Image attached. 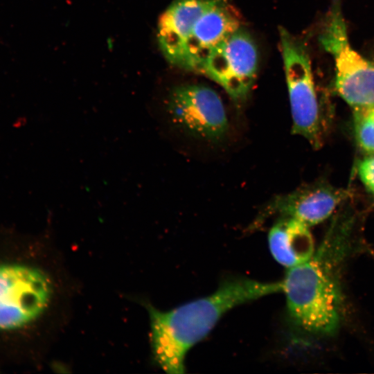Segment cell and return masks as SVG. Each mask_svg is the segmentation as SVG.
<instances>
[{"label": "cell", "mask_w": 374, "mask_h": 374, "mask_svg": "<svg viewBox=\"0 0 374 374\" xmlns=\"http://www.w3.org/2000/svg\"><path fill=\"white\" fill-rule=\"evenodd\" d=\"M279 291H282V282L240 278L228 280L212 294L168 311L148 305L154 360L167 373H184L188 350L211 332L225 313Z\"/></svg>", "instance_id": "cell-1"}, {"label": "cell", "mask_w": 374, "mask_h": 374, "mask_svg": "<svg viewBox=\"0 0 374 374\" xmlns=\"http://www.w3.org/2000/svg\"><path fill=\"white\" fill-rule=\"evenodd\" d=\"M320 42L335 61V87L352 108L374 107V63L350 45L339 8H332Z\"/></svg>", "instance_id": "cell-4"}, {"label": "cell", "mask_w": 374, "mask_h": 374, "mask_svg": "<svg viewBox=\"0 0 374 374\" xmlns=\"http://www.w3.org/2000/svg\"><path fill=\"white\" fill-rule=\"evenodd\" d=\"M280 44L292 118V132L314 148L322 144L321 121L311 62L303 44L280 28Z\"/></svg>", "instance_id": "cell-3"}, {"label": "cell", "mask_w": 374, "mask_h": 374, "mask_svg": "<svg viewBox=\"0 0 374 374\" xmlns=\"http://www.w3.org/2000/svg\"><path fill=\"white\" fill-rule=\"evenodd\" d=\"M208 0H175L159 23L158 38L166 58L177 65L184 44Z\"/></svg>", "instance_id": "cell-10"}, {"label": "cell", "mask_w": 374, "mask_h": 374, "mask_svg": "<svg viewBox=\"0 0 374 374\" xmlns=\"http://www.w3.org/2000/svg\"><path fill=\"white\" fill-rule=\"evenodd\" d=\"M268 241L274 259L287 269L306 262L315 251L309 226L290 217H280L270 229Z\"/></svg>", "instance_id": "cell-11"}, {"label": "cell", "mask_w": 374, "mask_h": 374, "mask_svg": "<svg viewBox=\"0 0 374 374\" xmlns=\"http://www.w3.org/2000/svg\"><path fill=\"white\" fill-rule=\"evenodd\" d=\"M357 170L363 184L374 195V154L360 161Z\"/></svg>", "instance_id": "cell-13"}, {"label": "cell", "mask_w": 374, "mask_h": 374, "mask_svg": "<svg viewBox=\"0 0 374 374\" xmlns=\"http://www.w3.org/2000/svg\"><path fill=\"white\" fill-rule=\"evenodd\" d=\"M258 63L256 45L241 27L212 51L199 73L221 86L233 100L241 102L253 84Z\"/></svg>", "instance_id": "cell-7"}, {"label": "cell", "mask_w": 374, "mask_h": 374, "mask_svg": "<svg viewBox=\"0 0 374 374\" xmlns=\"http://www.w3.org/2000/svg\"><path fill=\"white\" fill-rule=\"evenodd\" d=\"M170 122L176 127L202 140H222L229 130L226 112L220 96L202 84L174 89L166 103Z\"/></svg>", "instance_id": "cell-6"}, {"label": "cell", "mask_w": 374, "mask_h": 374, "mask_svg": "<svg viewBox=\"0 0 374 374\" xmlns=\"http://www.w3.org/2000/svg\"><path fill=\"white\" fill-rule=\"evenodd\" d=\"M346 197V190L325 182H316L275 197L260 213L258 220L279 215L280 217L297 220L310 227L330 217Z\"/></svg>", "instance_id": "cell-9"}, {"label": "cell", "mask_w": 374, "mask_h": 374, "mask_svg": "<svg viewBox=\"0 0 374 374\" xmlns=\"http://www.w3.org/2000/svg\"><path fill=\"white\" fill-rule=\"evenodd\" d=\"M240 28V17L229 0H208L192 27L177 66L199 73L212 51Z\"/></svg>", "instance_id": "cell-8"}, {"label": "cell", "mask_w": 374, "mask_h": 374, "mask_svg": "<svg viewBox=\"0 0 374 374\" xmlns=\"http://www.w3.org/2000/svg\"><path fill=\"white\" fill-rule=\"evenodd\" d=\"M350 226V219H336L313 256L288 268L281 281L288 314L306 332L330 334L339 324V271L348 247Z\"/></svg>", "instance_id": "cell-2"}, {"label": "cell", "mask_w": 374, "mask_h": 374, "mask_svg": "<svg viewBox=\"0 0 374 374\" xmlns=\"http://www.w3.org/2000/svg\"><path fill=\"white\" fill-rule=\"evenodd\" d=\"M52 284L40 269L19 262L0 263V331L33 323L46 309Z\"/></svg>", "instance_id": "cell-5"}, {"label": "cell", "mask_w": 374, "mask_h": 374, "mask_svg": "<svg viewBox=\"0 0 374 374\" xmlns=\"http://www.w3.org/2000/svg\"><path fill=\"white\" fill-rule=\"evenodd\" d=\"M353 109L357 142L364 152L374 154V107Z\"/></svg>", "instance_id": "cell-12"}]
</instances>
